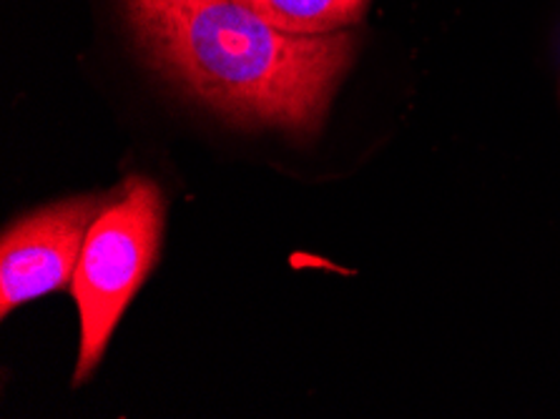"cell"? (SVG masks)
I'll use <instances>...</instances> for the list:
<instances>
[{
	"instance_id": "cell-1",
	"label": "cell",
	"mask_w": 560,
	"mask_h": 419,
	"mask_svg": "<svg viewBox=\"0 0 560 419\" xmlns=\"http://www.w3.org/2000/svg\"><path fill=\"white\" fill-rule=\"evenodd\" d=\"M151 66L219 114L314 133L358 36L279 31L236 0H124Z\"/></svg>"
},
{
	"instance_id": "cell-2",
	"label": "cell",
	"mask_w": 560,
	"mask_h": 419,
	"mask_svg": "<svg viewBox=\"0 0 560 419\" xmlns=\"http://www.w3.org/2000/svg\"><path fill=\"white\" fill-rule=\"evenodd\" d=\"M164 199L149 178H129L91 226L73 273L81 314V352L73 382L96 370L126 306L159 259Z\"/></svg>"
},
{
	"instance_id": "cell-3",
	"label": "cell",
	"mask_w": 560,
	"mask_h": 419,
	"mask_svg": "<svg viewBox=\"0 0 560 419\" xmlns=\"http://www.w3.org/2000/svg\"><path fill=\"white\" fill-rule=\"evenodd\" d=\"M89 194L46 207L5 229L0 246L3 316L28 299L63 289L79 267L91 226L121 196Z\"/></svg>"
},
{
	"instance_id": "cell-4",
	"label": "cell",
	"mask_w": 560,
	"mask_h": 419,
	"mask_svg": "<svg viewBox=\"0 0 560 419\" xmlns=\"http://www.w3.org/2000/svg\"><path fill=\"white\" fill-rule=\"evenodd\" d=\"M261 21L300 36L337 33L362 21L370 0H236Z\"/></svg>"
}]
</instances>
